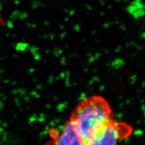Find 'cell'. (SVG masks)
Here are the masks:
<instances>
[{
  "instance_id": "1",
  "label": "cell",
  "mask_w": 145,
  "mask_h": 145,
  "mask_svg": "<svg viewBox=\"0 0 145 145\" xmlns=\"http://www.w3.org/2000/svg\"><path fill=\"white\" fill-rule=\"evenodd\" d=\"M70 119L75 123L84 144L113 118L112 111L105 100L99 96H94L79 104Z\"/></svg>"
},
{
  "instance_id": "2",
  "label": "cell",
  "mask_w": 145,
  "mask_h": 145,
  "mask_svg": "<svg viewBox=\"0 0 145 145\" xmlns=\"http://www.w3.org/2000/svg\"><path fill=\"white\" fill-rule=\"evenodd\" d=\"M131 132L130 126L112 119L95 133L84 145H117L119 140L127 137Z\"/></svg>"
},
{
  "instance_id": "3",
  "label": "cell",
  "mask_w": 145,
  "mask_h": 145,
  "mask_svg": "<svg viewBox=\"0 0 145 145\" xmlns=\"http://www.w3.org/2000/svg\"><path fill=\"white\" fill-rule=\"evenodd\" d=\"M46 145H84L75 123L71 119L60 130H54L52 139Z\"/></svg>"
}]
</instances>
